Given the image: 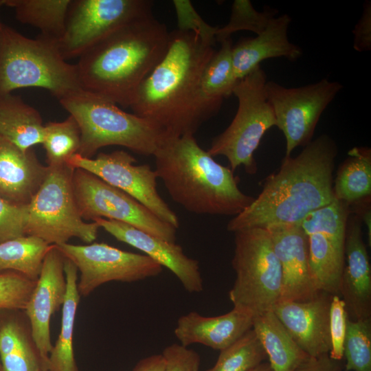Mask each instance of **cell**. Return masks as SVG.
<instances>
[{"instance_id":"obj_1","label":"cell","mask_w":371,"mask_h":371,"mask_svg":"<svg viewBox=\"0 0 371 371\" xmlns=\"http://www.w3.org/2000/svg\"><path fill=\"white\" fill-rule=\"evenodd\" d=\"M215 38L191 31L170 32L166 52L139 87L130 105L133 113L168 135H194L218 111L201 89L203 70L216 49Z\"/></svg>"},{"instance_id":"obj_2","label":"cell","mask_w":371,"mask_h":371,"mask_svg":"<svg viewBox=\"0 0 371 371\" xmlns=\"http://www.w3.org/2000/svg\"><path fill=\"white\" fill-rule=\"evenodd\" d=\"M337 148L322 135L295 157H284L254 201L227 223L232 232L251 228L296 225L335 200L333 172Z\"/></svg>"},{"instance_id":"obj_3","label":"cell","mask_w":371,"mask_h":371,"mask_svg":"<svg viewBox=\"0 0 371 371\" xmlns=\"http://www.w3.org/2000/svg\"><path fill=\"white\" fill-rule=\"evenodd\" d=\"M169 37L166 25L153 14L123 26L79 57L82 89L129 107L166 52Z\"/></svg>"},{"instance_id":"obj_4","label":"cell","mask_w":371,"mask_h":371,"mask_svg":"<svg viewBox=\"0 0 371 371\" xmlns=\"http://www.w3.org/2000/svg\"><path fill=\"white\" fill-rule=\"evenodd\" d=\"M153 156L157 179L190 213L235 216L255 199L242 192L234 172L215 161L194 135L169 136Z\"/></svg>"},{"instance_id":"obj_5","label":"cell","mask_w":371,"mask_h":371,"mask_svg":"<svg viewBox=\"0 0 371 371\" xmlns=\"http://www.w3.org/2000/svg\"><path fill=\"white\" fill-rule=\"evenodd\" d=\"M59 102L79 126L81 143L78 153L87 158L109 146L154 155L170 136L153 122L125 112L113 102L84 90Z\"/></svg>"},{"instance_id":"obj_6","label":"cell","mask_w":371,"mask_h":371,"mask_svg":"<svg viewBox=\"0 0 371 371\" xmlns=\"http://www.w3.org/2000/svg\"><path fill=\"white\" fill-rule=\"evenodd\" d=\"M38 87L58 100L82 91L76 64L61 55L57 44L29 38L3 24L0 30V95Z\"/></svg>"},{"instance_id":"obj_7","label":"cell","mask_w":371,"mask_h":371,"mask_svg":"<svg viewBox=\"0 0 371 371\" xmlns=\"http://www.w3.org/2000/svg\"><path fill=\"white\" fill-rule=\"evenodd\" d=\"M234 233L232 265L236 278L229 291V300L234 307L254 316L272 310L280 298L282 271L271 235L261 227Z\"/></svg>"},{"instance_id":"obj_8","label":"cell","mask_w":371,"mask_h":371,"mask_svg":"<svg viewBox=\"0 0 371 371\" xmlns=\"http://www.w3.org/2000/svg\"><path fill=\"white\" fill-rule=\"evenodd\" d=\"M266 82L267 76L260 66L236 82L232 91L238 102L236 113L207 150L213 157H225L233 172L243 166L248 174L256 172L254 152L265 133L276 124L265 94Z\"/></svg>"},{"instance_id":"obj_9","label":"cell","mask_w":371,"mask_h":371,"mask_svg":"<svg viewBox=\"0 0 371 371\" xmlns=\"http://www.w3.org/2000/svg\"><path fill=\"white\" fill-rule=\"evenodd\" d=\"M74 170L67 164L48 166L44 181L29 204L26 235L50 245L66 243L74 237L87 243L95 240L100 227L95 222L86 223L79 213L72 185Z\"/></svg>"},{"instance_id":"obj_10","label":"cell","mask_w":371,"mask_h":371,"mask_svg":"<svg viewBox=\"0 0 371 371\" xmlns=\"http://www.w3.org/2000/svg\"><path fill=\"white\" fill-rule=\"evenodd\" d=\"M149 0H71L63 35L57 43L67 60L80 57L122 27L153 14Z\"/></svg>"},{"instance_id":"obj_11","label":"cell","mask_w":371,"mask_h":371,"mask_svg":"<svg viewBox=\"0 0 371 371\" xmlns=\"http://www.w3.org/2000/svg\"><path fill=\"white\" fill-rule=\"evenodd\" d=\"M74 194L79 213L85 221L113 220L131 225L164 240L175 243L177 229L124 191L93 173L75 168Z\"/></svg>"},{"instance_id":"obj_12","label":"cell","mask_w":371,"mask_h":371,"mask_svg":"<svg viewBox=\"0 0 371 371\" xmlns=\"http://www.w3.org/2000/svg\"><path fill=\"white\" fill-rule=\"evenodd\" d=\"M342 88L339 82L326 78L291 88L267 81L265 94L274 113L276 126L285 138V157L311 141L322 114Z\"/></svg>"},{"instance_id":"obj_13","label":"cell","mask_w":371,"mask_h":371,"mask_svg":"<svg viewBox=\"0 0 371 371\" xmlns=\"http://www.w3.org/2000/svg\"><path fill=\"white\" fill-rule=\"evenodd\" d=\"M349 205L335 200L308 214L300 223L308 245L311 269L318 289L339 295L345 265Z\"/></svg>"},{"instance_id":"obj_14","label":"cell","mask_w":371,"mask_h":371,"mask_svg":"<svg viewBox=\"0 0 371 371\" xmlns=\"http://www.w3.org/2000/svg\"><path fill=\"white\" fill-rule=\"evenodd\" d=\"M80 271L77 286L80 296H88L111 281L132 282L159 275L163 267L146 255L124 251L104 243L55 245Z\"/></svg>"},{"instance_id":"obj_15","label":"cell","mask_w":371,"mask_h":371,"mask_svg":"<svg viewBox=\"0 0 371 371\" xmlns=\"http://www.w3.org/2000/svg\"><path fill=\"white\" fill-rule=\"evenodd\" d=\"M136 161L128 153L120 150L110 153H100L95 158H87L76 153L67 164L74 169L87 170L124 191L159 219L178 229L177 215L157 190L155 170L148 164L135 165Z\"/></svg>"},{"instance_id":"obj_16","label":"cell","mask_w":371,"mask_h":371,"mask_svg":"<svg viewBox=\"0 0 371 371\" xmlns=\"http://www.w3.org/2000/svg\"><path fill=\"white\" fill-rule=\"evenodd\" d=\"M65 257L55 245L47 253L34 291L24 310L33 337L47 364L53 345L50 336L52 316L63 306L66 292Z\"/></svg>"},{"instance_id":"obj_17","label":"cell","mask_w":371,"mask_h":371,"mask_svg":"<svg viewBox=\"0 0 371 371\" xmlns=\"http://www.w3.org/2000/svg\"><path fill=\"white\" fill-rule=\"evenodd\" d=\"M267 229L281 267L282 290L279 301L302 302L316 296L321 291L311 269L308 239L300 225Z\"/></svg>"},{"instance_id":"obj_18","label":"cell","mask_w":371,"mask_h":371,"mask_svg":"<svg viewBox=\"0 0 371 371\" xmlns=\"http://www.w3.org/2000/svg\"><path fill=\"white\" fill-rule=\"evenodd\" d=\"M332 296L321 291L306 301H279L272 308L293 340L309 357L328 355L330 350Z\"/></svg>"},{"instance_id":"obj_19","label":"cell","mask_w":371,"mask_h":371,"mask_svg":"<svg viewBox=\"0 0 371 371\" xmlns=\"http://www.w3.org/2000/svg\"><path fill=\"white\" fill-rule=\"evenodd\" d=\"M100 228L117 240L145 253L147 256L172 272L189 293L203 290L199 262L187 256L182 247L176 244L146 233L125 223L96 218Z\"/></svg>"},{"instance_id":"obj_20","label":"cell","mask_w":371,"mask_h":371,"mask_svg":"<svg viewBox=\"0 0 371 371\" xmlns=\"http://www.w3.org/2000/svg\"><path fill=\"white\" fill-rule=\"evenodd\" d=\"M339 295L345 303L348 319L371 318V267L359 216H349L348 219Z\"/></svg>"},{"instance_id":"obj_21","label":"cell","mask_w":371,"mask_h":371,"mask_svg":"<svg viewBox=\"0 0 371 371\" xmlns=\"http://www.w3.org/2000/svg\"><path fill=\"white\" fill-rule=\"evenodd\" d=\"M253 319L251 313L235 307L225 314L213 317L192 311L178 319L174 333L183 346L200 344L221 350L251 330Z\"/></svg>"},{"instance_id":"obj_22","label":"cell","mask_w":371,"mask_h":371,"mask_svg":"<svg viewBox=\"0 0 371 371\" xmlns=\"http://www.w3.org/2000/svg\"><path fill=\"white\" fill-rule=\"evenodd\" d=\"M291 22L287 14L274 16L256 37L242 39L232 46V64L237 80L260 66L265 60L285 58L295 60L301 56L300 47L291 43L288 37Z\"/></svg>"},{"instance_id":"obj_23","label":"cell","mask_w":371,"mask_h":371,"mask_svg":"<svg viewBox=\"0 0 371 371\" xmlns=\"http://www.w3.org/2000/svg\"><path fill=\"white\" fill-rule=\"evenodd\" d=\"M48 166L34 151H23L0 137V196L17 205H29L44 181Z\"/></svg>"},{"instance_id":"obj_24","label":"cell","mask_w":371,"mask_h":371,"mask_svg":"<svg viewBox=\"0 0 371 371\" xmlns=\"http://www.w3.org/2000/svg\"><path fill=\"white\" fill-rule=\"evenodd\" d=\"M2 371H48L23 310L0 311Z\"/></svg>"},{"instance_id":"obj_25","label":"cell","mask_w":371,"mask_h":371,"mask_svg":"<svg viewBox=\"0 0 371 371\" xmlns=\"http://www.w3.org/2000/svg\"><path fill=\"white\" fill-rule=\"evenodd\" d=\"M44 125L38 111L21 97L0 95V137L27 151L42 144Z\"/></svg>"},{"instance_id":"obj_26","label":"cell","mask_w":371,"mask_h":371,"mask_svg":"<svg viewBox=\"0 0 371 371\" xmlns=\"http://www.w3.org/2000/svg\"><path fill=\"white\" fill-rule=\"evenodd\" d=\"M252 329L273 371H295L309 357L293 340L272 310L254 316Z\"/></svg>"},{"instance_id":"obj_27","label":"cell","mask_w":371,"mask_h":371,"mask_svg":"<svg viewBox=\"0 0 371 371\" xmlns=\"http://www.w3.org/2000/svg\"><path fill=\"white\" fill-rule=\"evenodd\" d=\"M67 292L62 306L60 331L48 359V371H80L75 359L73 337L76 311L80 300L78 269L65 258Z\"/></svg>"},{"instance_id":"obj_28","label":"cell","mask_w":371,"mask_h":371,"mask_svg":"<svg viewBox=\"0 0 371 371\" xmlns=\"http://www.w3.org/2000/svg\"><path fill=\"white\" fill-rule=\"evenodd\" d=\"M71 0H5L18 21L38 28V36L56 44L62 38Z\"/></svg>"},{"instance_id":"obj_29","label":"cell","mask_w":371,"mask_h":371,"mask_svg":"<svg viewBox=\"0 0 371 371\" xmlns=\"http://www.w3.org/2000/svg\"><path fill=\"white\" fill-rule=\"evenodd\" d=\"M335 199L350 205L371 195V150L354 147L340 166L333 185Z\"/></svg>"},{"instance_id":"obj_30","label":"cell","mask_w":371,"mask_h":371,"mask_svg":"<svg viewBox=\"0 0 371 371\" xmlns=\"http://www.w3.org/2000/svg\"><path fill=\"white\" fill-rule=\"evenodd\" d=\"M52 245L25 235L0 243V273L15 271L36 281Z\"/></svg>"},{"instance_id":"obj_31","label":"cell","mask_w":371,"mask_h":371,"mask_svg":"<svg viewBox=\"0 0 371 371\" xmlns=\"http://www.w3.org/2000/svg\"><path fill=\"white\" fill-rule=\"evenodd\" d=\"M220 44L219 49L216 50L207 63L201 80L204 98L218 111L223 99L232 94L238 81L232 64L231 38L222 41Z\"/></svg>"},{"instance_id":"obj_32","label":"cell","mask_w":371,"mask_h":371,"mask_svg":"<svg viewBox=\"0 0 371 371\" xmlns=\"http://www.w3.org/2000/svg\"><path fill=\"white\" fill-rule=\"evenodd\" d=\"M81 133L75 118L69 115L62 122H49L44 125L42 144L48 166L67 164L68 159L78 153Z\"/></svg>"},{"instance_id":"obj_33","label":"cell","mask_w":371,"mask_h":371,"mask_svg":"<svg viewBox=\"0 0 371 371\" xmlns=\"http://www.w3.org/2000/svg\"><path fill=\"white\" fill-rule=\"evenodd\" d=\"M267 358L251 328L228 347L220 350L215 364L205 371H249Z\"/></svg>"},{"instance_id":"obj_34","label":"cell","mask_w":371,"mask_h":371,"mask_svg":"<svg viewBox=\"0 0 371 371\" xmlns=\"http://www.w3.org/2000/svg\"><path fill=\"white\" fill-rule=\"evenodd\" d=\"M344 357L347 371H371V318L348 319Z\"/></svg>"},{"instance_id":"obj_35","label":"cell","mask_w":371,"mask_h":371,"mask_svg":"<svg viewBox=\"0 0 371 371\" xmlns=\"http://www.w3.org/2000/svg\"><path fill=\"white\" fill-rule=\"evenodd\" d=\"M275 13L276 11L271 10L258 12L249 0H235L232 3L229 21L224 27H218L216 40L220 43L240 30L251 31L258 35L275 16Z\"/></svg>"},{"instance_id":"obj_36","label":"cell","mask_w":371,"mask_h":371,"mask_svg":"<svg viewBox=\"0 0 371 371\" xmlns=\"http://www.w3.org/2000/svg\"><path fill=\"white\" fill-rule=\"evenodd\" d=\"M36 282L15 271L0 273V311H24Z\"/></svg>"},{"instance_id":"obj_37","label":"cell","mask_w":371,"mask_h":371,"mask_svg":"<svg viewBox=\"0 0 371 371\" xmlns=\"http://www.w3.org/2000/svg\"><path fill=\"white\" fill-rule=\"evenodd\" d=\"M29 205H17L0 196V243L25 236Z\"/></svg>"},{"instance_id":"obj_38","label":"cell","mask_w":371,"mask_h":371,"mask_svg":"<svg viewBox=\"0 0 371 371\" xmlns=\"http://www.w3.org/2000/svg\"><path fill=\"white\" fill-rule=\"evenodd\" d=\"M348 313L344 300L339 295H333L330 308L329 329L330 359L339 361L344 357V342L346 332Z\"/></svg>"},{"instance_id":"obj_39","label":"cell","mask_w":371,"mask_h":371,"mask_svg":"<svg viewBox=\"0 0 371 371\" xmlns=\"http://www.w3.org/2000/svg\"><path fill=\"white\" fill-rule=\"evenodd\" d=\"M161 355L165 359L164 371H199L201 357L192 349L180 344L166 346Z\"/></svg>"},{"instance_id":"obj_40","label":"cell","mask_w":371,"mask_h":371,"mask_svg":"<svg viewBox=\"0 0 371 371\" xmlns=\"http://www.w3.org/2000/svg\"><path fill=\"white\" fill-rule=\"evenodd\" d=\"M173 5L177 12L179 29L191 30L203 36L216 39L218 27H212L206 23L196 12L190 1L175 0Z\"/></svg>"},{"instance_id":"obj_41","label":"cell","mask_w":371,"mask_h":371,"mask_svg":"<svg viewBox=\"0 0 371 371\" xmlns=\"http://www.w3.org/2000/svg\"><path fill=\"white\" fill-rule=\"evenodd\" d=\"M354 35L353 48L359 52L371 49V2L366 1L362 14L352 30Z\"/></svg>"},{"instance_id":"obj_42","label":"cell","mask_w":371,"mask_h":371,"mask_svg":"<svg viewBox=\"0 0 371 371\" xmlns=\"http://www.w3.org/2000/svg\"><path fill=\"white\" fill-rule=\"evenodd\" d=\"M337 362L330 359L328 355L318 357H308L295 371H334Z\"/></svg>"},{"instance_id":"obj_43","label":"cell","mask_w":371,"mask_h":371,"mask_svg":"<svg viewBox=\"0 0 371 371\" xmlns=\"http://www.w3.org/2000/svg\"><path fill=\"white\" fill-rule=\"evenodd\" d=\"M165 359L161 354L153 355L139 360L132 371H164Z\"/></svg>"},{"instance_id":"obj_44","label":"cell","mask_w":371,"mask_h":371,"mask_svg":"<svg viewBox=\"0 0 371 371\" xmlns=\"http://www.w3.org/2000/svg\"><path fill=\"white\" fill-rule=\"evenodd\" d=\"M360 216H359L360 219L363 220V222L365 223L368 235V241L369 245H371V212L370 208H366L364 210L361 209Z\"/></svg>"},{"instance_id":"obj_45","label":"cell","mask_w":371,"mask_h":371,"mask_svg":"<svg viewBox=\"0 0 371 371\" xmlns=\"http://www.w3.org/2000/svg\"><path fill=\"white\" fill-rule=\"evenodd\" d=\"M249 371H273L269 362H262Z\"/></svg>"},{"instance_id":"obj_46","label":"cell","mask_w":371,"mask_h":371,"mask_svg":"<svg viewBox=\"0 0 371 371\" xmlns=\"http://www.w3.org/2000/svg\"><path fill=\"white\" fill-rule=\"evenodd\" d=\"M5 0H0V8L2 7L3 5H5ZM2 25L3 24L0 21V30L1 29Z\"/></svg>"},{"instance_id":"obj_47","label":"cell","mask_w":371,"mask_h":371,"mask_svg":"<svg viewBox=\"0 0 371 371\" xmlns=\"http://www.w3.org/2000/svg\"><path fill=\"white\" fill-rule=\"evenodd\" d=\"M334 371H341L339 366L337 363V366H336Z\"/></svg>"},{"instance_id":"obj_48","label":"cell","mask_w":371,"mask_h":371,"mask_svg":"<svg viewBox=\"0 0 371 371\" xmlns=\"http://www.w3.org/2000/svg\"><path fill=\"white\" fill-rule=\"evenodd\" d=\"M0 371H2V368H1V362H0Z\"/></svg>"}]
</instances>
